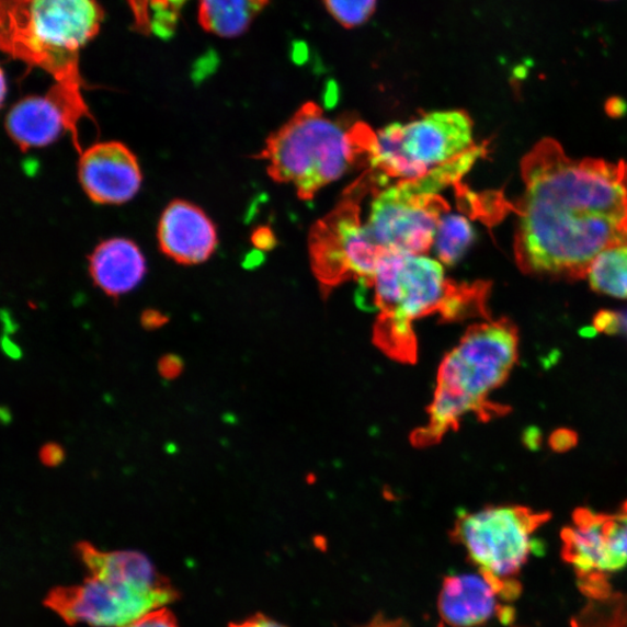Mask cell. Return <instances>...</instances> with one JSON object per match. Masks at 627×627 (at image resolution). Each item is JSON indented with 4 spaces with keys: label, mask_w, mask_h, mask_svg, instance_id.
<instances>
[{
    "label": "cell",
    "mask_w": 627,
    "mask_h": 627,
    "mask_svg": "<svg viewBox=\"0 0 627 627\" xmlns=\"http://www.w3.org/2000/svg\"><path fill=\"white\" fill-rule=\"evenodd\" d=\"M445 210L437 194L419 193L408 182H400L377 195L365 226L387 252L424 254L433 249Z\"/></svg>",
    "instance_id": "ba28073f"
},
{
    "label": "cell",
    "mask_w": 627,
    "mask_h": 627,
    "mask_svg": "<svg viewBox=\"0 0 627 627\" xmlns=\"http://www.w3.org/2000/svg\"><path fill=\"white\" fill-rule=\"evenodd\" d=\"M162 252L183 265H197L210 259L218 247V232L206 213L191 203L172 202L159 224Z\"/></svg>",
    "instance_id": "9a60e30c"
},
{
    "label": "cell",
    "mask_w": 627,
    "mask_h": 627,
    "mask_svg": "<svg viewBox=\"0 0 627 627\" xmlns=\"http://www.w3.org/2000/svg\"><path fill=\"white\" fill-rule=\"evenodd\" d=\"M578 441L577 434L571 430H558L551 436L550 444L555 451H567L575 446Z\"/></svg>",
    "instance_id": "d4e9b609"
},
{
    "label": "cell",
    "mask_w": 627,
    "mask_h": 627,
    "mask_svg": "<svg viewBox=\"0 0 627 627\" xmlns=\"http://www.w3.org/2000/svg\"><path fill=\"white\" fill-rule=\"evenodd\" d=\"M122 627H180L178 618L167 606L160 607Z\"/></svg>",
    "instance_id": "cb8c5ba5"
},
{
    "label": "cell",
    "mask_w": 627,
    "mask_h": 627,
    "mask_svg": "<svg viewBox=\"0 0 627 627\" xmlns=\"http://www.w3.org/2000/svg\"><path fill=\"white\" fill-rule=\"evenodd\" d=\"M3 346L9 357L14 360L21 358V349H19V346L15 345L11 340L5 339Z\"/></svg>",
    "instance_id": "d590c367"
},
{
    "label": "cell",
    "mask_w": 627,
    "mask_h": 627,
    "mask_svg": "<svg viewBox=\"0 0 627 627\" xmlns=\"http://www.w3.org/2000/svg\"><path fill=\"white\" fill-rule=\"evenodd\" d=\"M363 627H409V624L402 618H389L379 615Z\"/></svg>",
    "instance_id": "4dcf8cb0"
},
{
    "label": "cell",
    "mask_w": 627,
    "mask_h": 627,
    "mask_svg": "<svg viewBox=\"0 0 627 627\" xmlns=\"http://www.w3.org/2000/svg\"><path fill=\"white\" fill-rule=\"evenodd\" d=\"M588 281L598 293L627 299V247L607 250L593 263Z\"/></svg>",
    "instance_id": "d6986e66"
},
{
    "label": "cell",
    "mask_w": 627,
    "mask_h": 627,
    "mask_svg": "<svg viewBox=\"0 0 627 627\" xmlns=\"http://www.w3.org/2000/svg\"><path fill=\"white\" fill-rule=\"evenodd\" d=\"M561 538L563 558L584 582L585 594L604 595L607 593L605 575L627 567V504L613 515L578 509L572 525L565 528Z\"/></svg>",
    "instance_id": "9c48e42d"
},
{
    "label": "cell",
    "mask_w": 627,
    "mask_h": 627,
    "mask_svg": "<svg viewBox=\"0 0 627 627\" xmlns=\"http://www.w3.org/2000/svg\"><path fill=\"white\" fill-rule=\"evenodd\" d=\"M380 312L379 339L400 357L415 347L413 323L444 311L457 289L446 278L443 264L425 254L386 252L374 278L362 283Z\"/></svg>",
    "instance_id": "8992f818"
},
{
    "label": "cell",
    "mask_w": 627,
    "mask_h": 627,
    "mask_svg": "<svg viewBox=\"0 0 627 627\" xmlns=\"http://www.w3.org/2000/svg\"><path fill=\"white\" fill-rule=\"evenodd\" d=\"M474 147V123L464 111L430 112L401 125L400 148L410 182L423 179Z\"/></svg>",
    "instance_id": "7c38bea8"
},
{
    "label": "cell",
    "mask_w": 627,
    "mask_h": 627,
    "mask_svg": "<svg viewBox=\"0 0 627 627\" xmlns=\"http://www.w3.org/2000/svg\"><path fill=\"white\" fill-rule=\"evenodd\" d=\"M328 13L347 30L365 25L377 10V0H323Z\"/></svg>",
    "instance_id": "7402d4cb"
},
{
    "label": "cell",
    "mask_w": 627,
    "mask_h": 627,
    "mask_svg": "<svg viewBox=\"0 0 627 627\" xmlns=\"http://www.w3.org/2000/svg\"><path fill=\"white\" fill-rule=\"evenodd\" d=\"M292 60L298 66H303L308 61L309 50L304 43H294L290 52Z\"/></svg>",
    "instance_id": "d6a6232c"
},
{
    "label": "cell",
    "mask_w": 627,
    "mask_h": 627,
    "mask_svg": "<svg viewBox=\"0 0 627 627\" xmlns=\"http://www.w3.org/2000/svg\"><path fill=\"white\" fill-rule=\"evenodd\" d=\"M64 458V449L56 444H48L43 449L42 459L48 466H57L62 463Z\"/></svg>",
    "instance_id": "f546056e"
},
{
    "label": "cell",
    "mask_w": 627,
    "mask_h": 627,
    "mask_svg": "<svg viewBox=\"0 0 627 627\" xmlns=\"http://www.w3.org/2000/svg\"><path fill=\"white\" fill-rule=\"evenodd\" d=\"M168 2L171 3L174 8L180 9L186 2V0H168Z\"/></svg>",
    "instance_id": "8d00e7d4"
},
{
    "label": "cell",
    "mask_w": 627,
    "mask_h": 627,
    "mask_svg": "<svg viewBox=\"0 0 627 627\" xmlns=\"http://www.w3.org/2000/svg\"><path fill=\"white\" fill-rule=\"evenodd\" d=\"M167 322V318L160 311L148 310L142 316V323L147 329H157Z\"/></svg>",
    "instance_id": "1f68e13d"
},
{
    "label": "cell",
    "mask_w": 627,
    "mask_h": 627,
    "mask_svg": "<svg viewBox=\"0 0 627 627\" xmlns=\"http://www.w3.org/2000/svg\"><path fill=\"white\" fill-rule=\"evenodd\" d=\"M518 340L517 327L504 319L466 331L438 368L422 441L440 440L467 415L488 420L511 410L488 398L511 376L518 360Z\"/></svg>",
    "instance_id": "3957f363"
},
{
    "label": "cell",
    "mask_w": 627,
    "mask_h": 627,
    "mask_svg": "<svg viewBox=\"0 0 627 627\" xmlns=\"http://www.w3.org/2000/svg\"><path fill=\"white\" fill-rule=\"evenodd\" d=\"M270 0H200V23L223 37L244 34Z\"/></svg>",
    "instance_id": "e0dca14e"
},
{
    "label": "cell",
    "mask_w": 627,
    "mask_h": 627,
    "mask_svg": "<svg viewBox=\"0 0 627 627\" xmlns=\"http://www.w3.org/2000/svg\"><path fill=\"white\" fill-rule=\"evenodd\" d=\"M264 260H265L264 251H262L260 249H254L246 258L244 265L250 267V269H253V267L260 266L264 262Z\"/></svg>",
    "instance_id": "e575fe53"
},
{
    "label": "cell",
    "mask_w": 627,
    "mask_h": 627,
    "mask_svg": "<svg viewBox=\"0 0 627 627\" xmlns=\"http://www.w3.org/2000/svg\"><path fill=\"white\" fill-rule=\"evenodd\" d=\"M515 260L528 276L580 281L603 252L627 247V163L574 160L543 139L521 162Z\"/></svg>",
    "instance_id": "6da1fadb"
},
{
    "label": "cell",
    "mask_w": 627,
    "mask_h": 627,
    "mask_svg": "<svg viewBox=\"0 0 627 627\" xmlns=\"http://www.w3.org/2000/svg\"><path fill=\"white\" fill-rule=\"evenodd\" d=\"M606 112L612 116H622L627 110V105L620 98H612V100L606 103Z\"/></svg>",
    "instance_id": "836d02e7"
},
{
    "label": "cell",
    "mask_w": 627,
    "mask_h": 627,
    "mask_svg": "<svg viewBox=\"0 0 627 627\" xmlns=\"http://www.w3.org/2000/svg\"><path fill=\"white\" fill-rule=\"evenodd\" d=\"M78 175L88 197L101 205H122L135 197L142 172L134 152L122 142L93 145L81 153Z\"/></svg>",
    "instance_id": "4fadbf2b"
},
{
    "label": "cell",
    "mask_w": 627,
    "mask_h": 627,
    "mask_svg": "<svg viewBox=\"0 0 627 627\" xmlns=\"http://www.w3.org/2000/svg\"><path fill=\"white\" fill-rule=\"evenodd\" d=\"M310 249L314 267L326 284L347 278L371 282L387 252L371 237L352 204H344L314 229Z\"/></svg>",
    "instance_id": "30bf717a"
},
{
    "label": "cell",
    "mask_w": 627,
    "mask_h": 627,
    "mask_svg": "<svg viewBox=\"0 0 627 627\" xmlns=\"http://www.w3.org/2000/svg\"><path fill=\"white\" fill-rule=\"evenodd\" d=\"M137 23L162 38L173 35L178 26L179 9L168 0H132Z\"/></svg>",
    "instance_id": "44dd1931"
},
{
    "label": "cell",
    "mask_w": 627,
    "mask_h": 627,
    "mask_svg": "<svg viewBox=\"0 0 627 627\" xmlns=\"http://www.w3.org/2000/svg\"><path fill=\"white\" fill-rule=\"evenodd\" d=\"M512 580H498L478 574H457L444 579L437 611L448 627H478L500 612L499 597L511 600L520 594Z\"/></svg>",
    "instance_id": "5bb4252c"
},
{
    "label": "cell",
    "mask_w": 627,
    "mask_h": 627,
    "mask_svg": "<svg viewBox=\"0 0 627 627\" xmlns=\"http://www.w3.org/2000/svg\"><path fill=\"white\" fill-rule=\"evenodd\" d=\"M76 551L88 577L81 584L55 588L45 600L48 609L69 625L122 627L180 596L139 552H106L89 543L78 544Z\"/></svg>",
    "instance_id": "7a4b0ae2"
},
{
    "label": "cell",
    "mask_w": 627,
    "mask_h": 627,
    "mask_svg": "<svg viewBox=\"0 0 627 627\" xmlns=\"http://www.w3.org/2000/svg\"><path fill=\"white\" fill-rule=\"evenodd\" d=\"M341 90L337 81L329 80L322 92V105L324 110H334L340 103Z\"/></svg>",
    "instance_id": "4316f807"
},
{
    "label": "cell",
    "mask_w": 627,
    "mask_h": 627,
    "mask_svg": "<svg viewBox=\"0 0 627 627\" xmlns=\"http://www.w3.org/2000/svg\"><path fill=\"white\" fill-rule=\"evenodd\" d=\"M363 130L347 129L327 119L318 106L307 104L270 136L261 157L274 180L293 185L308 200L342 179L358 157L367 153L374 134Z\"/></svg>",
    "instance_id": "277c9868"
},
{
    "label": "cell",
    "mask_w": 627,
    "mask_h": 627,
    "mask_svg": "<svg viewBox=\"0 0 627 627\" xmlns=\"http://www.w3.org/2000/svg\"><path fill=\"white\" fill-rule=\"evenodd\" d=\"M183 369V363L179 357L168 356L160 363L161 375L167 379H172L180 376Z\"/></svg>",
    "instance_id": "f1b7e54d"
},
{
    "label": "cell",
    "mask_w": 627,
    "mask_h": 627,
    "mask_svg": "<svg viewBox=\"0 0 627 627\" xmlns=\"http://www.w3.org/2000/svg\"><path fill=\"white\" fill-rule=\"evenodd\" d=\"M90 116L81 88L56 83L46 95L27 96L16 103L7 119V129L19 148L26 151L54 144L69 132L78 151V123Z\"/></svg>",
    "instance_id": "8fae6325"
},
{
    "label": "cell",
    "mask_w": 627,
    "mask_h": 627,
    "mask_svg": "<svg viewBox=\"0 0 627 627\" xmlns=\"http://www.w3.org/2000/svg\"><path fill=\"white\" fill-rule=\"evenodd\" d=\"M252 244L262 251H270L277 246V239L270 228L254 230L251 238Z\"/></svg>",
    "instance_id": "484cf974"
},
{
    "label": "cell",
    "mask_w": 627,
    "mask_h": 627,
    "mask_svg": "<svg viewBox=\"0 0 627 627\" xmlns=\"http://www.w3.org/2000/svg\"><path fill=\"white\" fill-rule=\"evenodd\" d=\"M5 15V50L50 72L57 83L82 88L78 53L103 19L94 0H11Z\"/></svg>",
    "instance_id": "5b68a950"
},
{
    "label": "cell",
    "mask_w": 627,
    "mask_h": 627,
    "mask_svg": "<svg viewBox=\"0 0 627 627\" xmlns=\"http://www.w3.org/2000/svg\"><path fill=\"white\" fill-rule=\"evenodd\" d=\"M595 330L606 332V334L627 335V310L623 312L603 310L597 314L594 321Z\"/></svg>",
    "instance_id": "603a6c76"
},
{
    "label": "cell",
    "mask_w": 627,
    "mask_h": 627,
    "mask_svg": "<svg viewBox=\"0 0 627 627\" xmlns=\"http://www.w3.org/2000/svg\"><path fill=\"white\" fill-rule=\"evenodd\" d=\"M550 520L526 506H487L458 517L453 536L481 573L506 581L516 575L533 551V535Z\"/></svg>",
    "instance_id": "52a82bcc"
},
{
    "label": "cell",
    "mask_w": 627,
    "mask_h": 627,
    "mask_svg": "<svg viewBox=\"0 0 627 627\" xmlns=\"http://www.w3.org/2000/svg\"><path fill=\"white\" fill-rule=\"evenodd\" d=\"M476 239L472 226L459 214H444L437 228L433 246L437 261L443 265H455L464 256Z\"/></svg>",
    "instance_id": "ac0fdd59"
},
{
    "label": "cell",
    "mask_w": 627,
    "mask_h": 627,
    "mask_svg": "<svg viewBox=\"0 0 627 627\" xmlns=\"http://www.w3.org/2000/svg\"><path fill=\"white\" fill-rule=\"evenodd\" d=\"M574 627H627V596L607 593L594 597Z\"/></svg>",
    "instance_id": "ffe728a7"
},
{
    "label": "cell",
    "mask_w": 627,
    "mask_h": 627,
    "mask_svg": "<svg viewBox=\"0 0 627 627\" xmlns=\"http://www.w3.org/2000/svg\"><path fill=\"white\" fill-rule=\"evenodd\" d=\"M229 627H286V626L263 614H258L240 623H233Z\"/></svg>",
    "instance_id": "83f0119b"
},
{
    "label": "cell",
    "mask_w": 627,
    "mask_h": 627,
    "mask_svg": "<svg viewBox=\"0 0 627 627\" xmlns=\"http://www.w3.org/2000/svg\"><path fill=\"white\" fill-rule=\"evenodd\" d=\"M93 283L116 298L132 292L146 276L147 265L139 247L127 239H112L98 246L89 259Z\"/></svg>",
    "instance_id": "2e32d148"
}]
</instances>
